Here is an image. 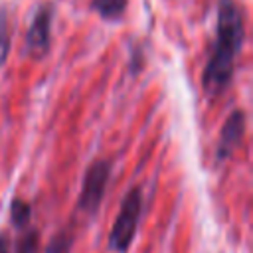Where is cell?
<instances>
[{
  "label": "cell",
  "instance_id": "cell-1",
  "mask_svg": "<svg viewBox=\"0 0 253 253\" xmlns=\"http://www.w3.org/2000/svg\"><path fill=\"white\" fill-rule=\"evenodd\" d=\"M243 36L245 28L239 6L233 0H219L213 51L204 69V89L210 95H217L229 83L233 73V61L243 43Z\"/></svg>",
  "mask_w": 253,
  "mask_h": 253
},
{
  "label": "cell",
  "instance_id": "cell-3",
  "mask_svg": "<svg viewBox=\"0 0 253 253\" xmlns=\"http://www.w3.org/2000/svg\"><path fill=\"white\" fill-rule=\"evenodd\" d=\"M109 176H111V164L107 160H95L87 168L83 186H81V194L77 200V210L81 213H85V215L97 213V210L103 202L105 190H107Z\"/></svg>",
  "mask_w": 253,
  "mask_h": 253
},
{
  "label": "cell",
  "instance_id": "cell-8",
  "mask_svg": "<svg viewBox=\"0 0 253 253\" xmlns=\"http://www.w3.org/2000/svg\"><path fill=\"white\" fill-rule=\"evenodd\" d=\"M10 219L16 227H26L32 219V208L24 200H14L10 206Z\"/></svg>",
  "mask_w": 253,
  "mask_h": 253
},
{
  "label": "cell",
  "instance_id": "cell-10",
  "mask_svg": "<svg viewBox=\"0 0 253 253\" xmlns=\"http://www.w3.org/2000/svg\"><path fill=\"white\" fill-rule=\"evenodd\" d=\"M10 51V36H8V28H6V18L0 14V67L6 61Z\"/></svg>",
  "mask_w": 253,
  "mask_h": 253
},
{
  "label": "cell",
  "instance_id": "cell-6",
  "mask_svg": "<svg viewBox=\"0 0 253 253\" xmlns=\"http://www.w3.org/2000/svg\"><path fill=\"white\" fill-rule=\"evenodd\" d=\"M75 243V231L65 227V229H59L47 243V247L43 249V253H69L71 247Z\"/></svg>",
  "mask_w": 253,
  "mask_h": 253
},
{
  "label": "cell",
  "instance_id": "cell-7",
  "mask_svg": "<svg viewBox=\"0 0 253 253\" xmlns=\"http://www.w3.org/2000/svg\"><path fill=\"white\" fill-rule=\"evenodd\" d=\"M42 241L40 231L34 227H28L26 233L16 241V253H42Z\"/></svg>",
  "mask_w": 253,
  "mask_h": 253
},
{
  "label": "cell",
  "instance_id": "cell-2",
  "mask_svg": "<svg viewBox=\"0 0 253 253\" xmlns=\"http://www.w3.org/2000/svg\"><path fill=\"white\" fill-rule=\"evenodd\" d=\"M140 215H142V190L134 186L123 198L119 213L111 227V233L107 239V245L111 251H115V253L128 251V247L134 241V235H136V229L140 223Z\"/></svg>",
  "mask_w": 253,
  "mask_h": 253
},
{
  "label": "cell",
  "instance_id": "cell-5",
  "mask_svg": "<svg viewBox=\"0 0 253 253\" xmlns=\"http://www.w3.org/2000/svg\"><path fill=\"white\" fill-rule=\"evenodd\" d=\"M243 130H245V117L241 111H233L229 115V119L225 121L221 134H219V142H217V150H215L217 160H225L235 150V146L239 144V140L243 136Z\"/></svg>",
  "mask_w": 253,
  "mask_h": 253
},
{
  "label": "cell",
  "instance_id": "cell-4",
  "mask_svg": "<svg viewBox=\"0 0 253 253\" xmlns=\"http://www.w3.org/2000/svg\"><path fill=\"white\" fill-rule=\"evenodd\" d=\"M49 24H51V12L47 6H42L36 12V16H34V20L26 32L24 47L30 55L40 57L45 53V49L49 45Z\"/></svg>",
  "mask_w": 253,
  "mask_h": 253
},
{
  "label": "cell",
  "instance_id": "cell-9",
  "mask_svg": "<svg viewBox=\"0 0 253 253\" xmlns=\"http://www.w3.org/2000/svg\"><path fill=\"white\" fill-rule=\"evenodd\" d=\"M93 6L97 8V12L105 18H117L123 14L126 0H93Z\"/></svg>",
  "mask_w": 253,
  "mask_h": 253
},
{
  "label": "cell",
  "instance_id": "cell-11",
  "mask_svg": "<svg viewBox=\"0 0 253 253\" xmlns=\"http://www.w3.org/2000/svg\"><path fill=\"white\" fill-rule=\"evenodd\" d=\"M10 249H12V239L6 231H2L0 233V253H10Z\"/></svg>",
  "mask_w": 253,
  "mask_h": 253
}]
</instances>
